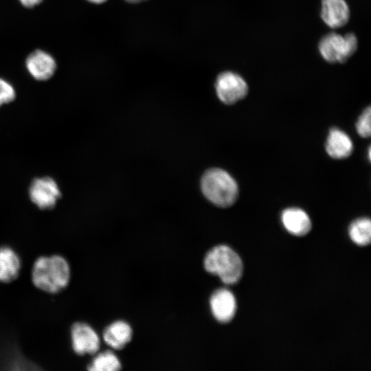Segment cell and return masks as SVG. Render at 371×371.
I'll return each instance as SVG.
<instances>
[{
	"mask_svg": "<svg viewBox=\"0 0 371 371\" xmlns=\"http://www.w3.org/2000/svg\"><path fill=\"white\" fill-rule=\"evenodd\" d=\"M351 240L358 245L366 246L371 241V222L368 218L357 219L349 227Z\"/></svg>",
	"mask_w": 371,
	"mask_h": 371,
	"instance_id": "9a60e30c",
	"label": "cell"
},
{
	"mask_svg": "<svg viewBox=\"0 0 371 371\" xmlns=\"http://www.w3.org/2000/svg\"><path fill=\"white\" fill-rule=\"evenodd\" d=\"M87 1L93 3L100 4V3H104L106 0H87Z\"/></svg>",
	"mask_w": 371,
	"mask_h": 371,
	"instance_id": "ffe728a7",
	"label": "cell"
},
{
	"mask_svg": "<svg viewBox=\"0 0 371 371\" xmlns=\"http://www.w3.org/2000/svg\"><path fill=\"white\" fill-rule=\"evenodd\" d=\"M205 269L217 276L227 284L236 283L241 278L243 265L240 256L227 245H218L211 249L203 260Z\"/></svg>",
	"mask_w": 371,
	"mask_h": 371,
	"instance_id": "7a4b0ae2",
	"label": "cell"
},
{
	"mask_svg": "<svg viewBox=\"0 0 371 371\" xmlns=\"http://www.w3.org/2000/svg\"><path fill=\"white\" fill-rule=\"evenodd\" d=\"M121 363L117 357L111 351L106 350L96 355L88 365L90 371H117Z\"/></svg>",
	"mask_w": 371,
	"mask_h": 371,
	"instance_id": "2e32d148",
	"label": "cell"
},
{
	"mask_svg": "<svg viewBox=\"0 0 371 371\" xmlns=\"http://www.w3.org/2000/svg\"><path fill=\"white\" fill-rule=\"evenodd\" d=\"M282 221L291 234L301 236L307 234L311 229V222L307 214L299 208H288L282 214Z\"/></svg>",
	"mask_w": 371,
	"mask_h": 371,
	"instance_id": "8fae6325",
	"label": "cell"
},
{
	"mask_svg": "<svg viewBox=\"0 0 371 371\" xmlns=\"http://www.w3.org/2000/svg\"><path fill=\"white\" fill-rule=\"evenodd\" d=\"M30 198L39 209L53 208L61 196L57 183L51 177L35 179L29 190Z\"/></svg>",
	"mask_w": 371,
	"mask_h": 371,
	"instance_id": "8992f818",
	"label": "cell"
},
{
	"mask_svg": "<svg viewBox=\"0 0 371 371\" xmlns=\"http://www.w3.org/2000/svg\"><path fill=\"white\" fill-rule=\"evenodd\" d=\"M326 149L331 157L344 159L350 155L353 147L350 137L344 132L333 128L328 136Z\"/></svg>",
	"mask_w": 371,
	"mask_h": 371,
	"instance_id": "4fadbf2b",
	"label": "cell"
},
{
	"mask_svg": "<svg viewBox=\"0 0 371 371\" xmlns=\"http://www.w3.org/2000/svg\"><path fill=\"white\" fill-rule=\"evenodd\" d=\"M19 1L25 7L32 8L41 3L43 0H19Z\"/></svg>",
	"mask_w": 371,
	"mask_h": 371,
	"instance_id": "d6986e66",
	"label": "cell"
},
{
	"mask_svg": "<svg viewBox=\"0 0 371 371\" xmlns=\"http://www.w3.org/2000/svg\"><path fill=\"white\" fill-rule=\"evenodd\" d=\"M210 306L213 316L221 323L230 322L235 315L236 299L233 293L226 289H218L212 293Z\"/></svg>",
	"mask_w": 371,
	"mask_h": 371,
	"instance_id": "ba28073f",
	"label": "cell"
},
{
	"mask_svg": "<svg viewBox=\"0 0 371 371\" xmlns=\"http://www.w3.org/2000/svg\"><path fill=\"white\" fill-rule=\"evenodd\" d=\"M71 278L67 260L60 255L43 256L34 262L31 279L38 289L49 293H56L65 289Z\"/></svg>",
	"mask_w": 371,
	"mask_h": 371,
	"instance_id": "6da1fadb",
	"label": "cell"
},
{
	"mask_svg": "<svg viewBox=\"0 0 371 371\" xmlns=\"http://www.w3.org/2000/svg\"><path fill=\"white\" fill-rule=\"evenodd\" d=\"M73 350L79 355H92L100 348V337L94 329L85 322H76L70 329Z\"/></svg>",
	"mask_w": 371,
	"mask_h": 371,
	"instance_id": "52a82bcc",
	"label": "cell"
},
{
	"mask_svg": "<svg viewBox=\"0 0 371 371\" xmlns=\"http://www.w3.org/2000/svg\"><path fill=\"white\" fill-rule=\"evenodd\" d=\"M201 185L205 196L217 206H231L238 197L236 182L221 168L207 170L202 177Z\"/></svg>",
	"mask_w": 371,
	"mask_h": 371,
	"instance_id": "3957f363",
	"label": "cell"
},
{
	"mask_svg": "<svg viewBox=\"0 0 371 371\" xmlns=\"http://www.w3.org/2000/svg\"><path fill=\"white\" fill-rule=\"evenodd\" d=\"M25 65L30 75L37 80H47L56 69L54 58L47 52L37 49L27 58Z\"/></svg>",
	"mask_w": 371,
	"mask_h": 371,
	"instance_id": "9c48e42d",
	"label": "cell"
},
{
	"mask_svg": "<svg viewBox=\"0 0 371 371\" xmlns=\"http://www.w3.org/2000/svg\"><path fill=\"white\" fill-rule=\"evenodd\" d=\"M321 17L331 28L342 27L349 20V8L344 0H322Z\"/></svg>",
	"mask_w": 371,
	"mask_h": 371,
	"instance_id": "30bf717a",
	"label": "cell"
},
{
	"mask_svg": "<svg viewBox=\"0 0 371 371\" xmlns=\"http://www.w3.org/2000/svg\"><path fill=\"white\" fill-rule=\"evenodd\" d=\"M133 331L124 321H116L108 326L103 333L104 341L113 348L122 349L131 339Z\"/></svg>",
	"mask_w": 371,
	"mask_h": 371,
	"instance_id": "5bb4252c",
	"label": "cell"
},
{
	"mask_svg": "<svg viewBox=\"0 0 371 371\" xmlns=\"http://www.w3.org/2000/svg\"><path fill=\"white\" fill-rule=\"evenodd\" d=\"M217 96L226 104H232L244 98L248 92L245 80L232 71L220 74L215 84Z\"/></svg>",
	"mask_w": 371,
	"mask_h": 371,
	"instance_id": "5b68a950",
	"label": "cell"
},
{
	"mask_svg": "<svg viewBox=\"0 0 371 371\" xmlns=\"http://www.w3.org/2000/svg\"><path fill=\"white\" fill-rule=\"evenodd\" d=\"M15 97L16 92L12 85L0 78V106L12 102Z\"/></svg>",
	"mask_w": 371,
	"mask_h": 371,
	"instance_id": "ac0fdd59",
	"label": "cell"
},
{
	"mask_svg": "<svg viewBox=\"0 0 371 371\" xmlns=\"http://www.w3.org/2000/svg\"><path fill=\"white\" fill-rule=\"evenodd\" d=\"M21 262L19 255L10 247H0V282H10L19 274Z\"/></svg>",
	"mask_w": 371,
	"mask_h": 371,
	"instance_id": "7c38bea8",
	"label": "cell"
},
{
	"mask_svg": "<svg viewBox=\"0 0 371 371\" xmlns=\"http://www.w3.org/2000/svg\"><path fill=\"white\" fill-rule=\"evenodd\" d=\"M370 114L371 109L368 106L359 117L356 124L358 133L363 137H369L370 136Z\"/></svg>",
	"mask_w": 371,
	"mask_h": 371,
	"instance_id": "e0dca14e",
	"label": "cell"
},
{
	"mask_svg": "<svg viewBox=\"0 0 371 371\" xmlns=\"http://www.w3.org/2000/svg\"><path fill=\"white\" fill-rule=\"evenodd\" d=\"M126 1L129 3H139L145 0H126Z\"/></svg>",
	"mask_w": 371,
	"mask_h": 371,
	"instance_id": "44dd1931",
	"label": "cell"
},
{
	"mask_svg": "<svg viewBox=\"0 0 371 371\" xmlns=\"http://www.w3.org/2000/svg\"><path fill=\"white\" fill-rule=\"evenodd\" d=\"M357 48V39L352 33L341 36L330 33L324 36L319 43L322 57L330 63H344L354 54Z\"/></svg>",
	"mask_w": 371,
	"mask_h": 371,
	"instance_id": "277c9868",
	"label": "cell"
}]
</instances>
